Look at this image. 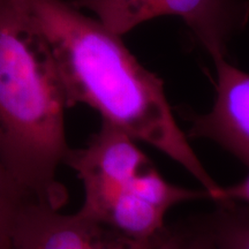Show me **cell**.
Here are the masks:
<instances>
[{
	"label": "cell",
	"instance_id": "6",
	"mask_svg": "<svg viewBox=\"0 0 249 249\" xmlns=\"http://www.w3.org/2000/svg\"><path fill=\"white\" fill-rule=\"evenodd\" d=\"M71 6L96 15L111 33L123 37L154 18L155 0H71Z\"/></svg>",
	"mask_w": 249,
	"mask_h": 249
},
{
	"label": "cell",
	"instance_id": "8",
	"mask_svg": "<svg viewBox=\"0 0 249 249\" xmlns=\"http://www.w3.org/2000/svg\"><path fill=\"white\" fill-rule=\"evenodd\" d=\"M33 200L0 163V249L11 248L12 234L18 213Z\"/></svg>",
	"mask_w": 249,
	"mask_h": 249
},
{
	"label": "cell",
	"instance_id": "9",
	"mask_svg": "<svg viewBox=\"0 0 249 249\" xmlns=\"http://www.w3.org/2000/svg\"><path fill=\"white\" fill-rule=\"evenodd\" d=\"M201 230H179L165 226L154 238L155 249H220L209 226Z\"/></svg>",
	"mask_w": 249,
	"mask_h": 249
},
{
	"label": "cell",
	"instance_id": "3",
	"mask_svg": "<svg viewBox=\"0 0 249 249\" xmlns=\"http://www.w3.org/2000/svg\"><path fill=\"white\" fill-rule=\"evenodd\" d=\"M65 164L75 171L85 189L77 213L140 240L165 229V216L183 202L210 198L165 180L134 139L102 121L81 149H71Z\"/></svg>",
	"mask_w": 249,
	"mask_h": 249
},
{
	"label": "cell",
	"instance_id": "2",
	"mask_svg": "<svg viewBox=\"0 0 249 249\" xmlns=\"http://www.w3.org/2000/svg\"><path fill=\"white\" fill-rule=\"evenodd\" d=\"M65 95L51 49L26 0H0V163L33 200L60 210L57 178L71 148Z\"/></svg>",
	"mask_w": 249,
	"mask_h": 249
},
{
	"label": "cell",
	"instance_id": "10",
	"mask_svg": "<svg viewBox=\"0 0 249 249\" xmlns=\"http://www.w3.org/2000/svg\"><path fill=\"white\" fill-rule=\"evenodd\" d=\"M235 202V203H246L249 204V174L247 178H245L242 181L235 183V185L230 187H223L220 202Z\"/></svg>",
	"mask_w": 249,
	"mask_h": 249
},
{
	"label": "cell",
	"instance_id": "7",
	"mask_svg": "<svg viewBox=\"0 0 249 249\" xmlns=\"http://www.w3.org/2000/svg\"><path fill=\"white\" fill-rule=\"evenodd\" d=\"M220 249H249V209L235 202H220L207 220Z\"/></svg>",
	"mask_w": 249,
	"mask_h": 249
},
{
	"label": "cell",
	"instance_id": "4",
	"mask_svg": "<svg viewBox=\"0 0 249 249\" xmlns=\"http://www.w3.org/2000/svg\"><path fill=\"white\" fill-rule=\"evenodd\" d=\"M216 66V95L207 113L193 118L188 136L207 139L249 167V73L220 60Z\"/></svg>",
	"mask_w": 249,
	"mask_h": 249
},
{
	"label": "cell",
	"instance_id": "5",
	"mask_svg": "<svg viewBox=\"0 0 249 249\" xmlns=\"http://www.w3.org/2000/svg\"><path fill=\"white\" fill-rule=\"evenodd\" d=\"M180 18L214 64L225 60L232 37L247 23V0H155L154 18Z\"/></svg>",
	"mask_w": 249,
	"mask_h": 249
},
{
	"label": "cell",
	"instance_id": "1",
	"mask_svg": "<svg viewBox=\"0 0 249 249\" xmlns=\"http://www.w3.org/2000/svg\"><path fill=\"white\" fill-rule=\"evenodd\" d=\"M51 49L67 107L88 105L102 121L181 165L219 201L223 187L204 169L177 123L164 82L126 48L120 36L62 0H26Z\"/></svg>",
	"mask_w": 249,
	"mask_h": 249
}]
</instances>
